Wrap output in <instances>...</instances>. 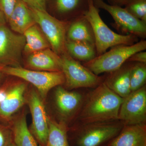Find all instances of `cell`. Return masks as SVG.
Returning <instances> with one entry per match:
<instances>
[{
	"mask_svg": "<svg viewBox=\"0 0 146 146\" xmlns=\"http://www.w3.org/2000/svg\"><path fill=\"white\" fill-rule=\"evenodd\" d=\"M123 99L103 82L94 88L84 102L80 119L83 124L118 120Z\"/></svg>",
	"mask_w": 146,
	"mask_h": 146,
	"instance_id": "obj_1",
	"label": "cell"
},
{
	"mask_svg": "<svg viewBox=\"0 0 146 146\" xmlns=\"http://www.w3.org/2000/svg\"><path fill=\"white\" fill-rule=\"evenodd\" d=\"M84 16L93 29L97 56L106 52L110 48L131 45L138 42V37L134 35L118 34L110 29L101 18L99 9L94 5L93 0H89L88 10Z\"/></svg>",
	"mask_w": 146,
	"mask_h": 146,
	"instance_id": "obj_2",
	"label": "cell"
},
{
	"mask_svg": "<svg viewBox=\"0 0 146 146\" xmlns=\"http://www.w3.org/2000/svg\"><path fill=\"white\" fill-rule=\"evenodd\" d=\"M146 49V41L143 39L131 45H117L83 65L99 76L102 73H110L118 70L131 55Z\"/></svg>",
	"mask_w": 146,
	"mask_h": 146,
	"instance_id": "obj_3",
	"label": "cell"
},
{
	"mask_svg": "<svg viewBox=\"0 0 146 146\" xmlns=\"http://www.w3.org/2000/svg\"><path fill=\"white\" fill-rule=\"evenodd\" d=\"M5 75L16 77L32 84L45 101L49 92L53 88L65 83V78L62 72H48L33 70L22 66L0 67Z\"/></svg>",
	"mask_w": 146,
	"mask_h": 146,
	"instance_id": "obj_4",
	"label": "cell"
},
{
	"mask_svg": "<svg viewBox=\"0 0 146 146\" xmlns=\"http://www.w3.org/2000/svg\"><path fill=\"white\" fill-rule=\"evenodd\" d=\"M29 8L36 24L46 36L52 50L60 56L68 52L67 33L71 22L59 20L47 11Z\"/></svg>",
	"mask_w": 146,
	"mask_h": 146,
	"instance_id": "obj_5",
	"label": "cell"
},
{
	"mask_svg": "<svg viewBox=\"0 0 146 146\" xmlns=\"http://www.w3.org/2000/svg\"><path fill=\"white\" fill-rule=\"evenodd\" d=\"M60 57L61 70L65 78L64 84L67 89L95 88L103 82L104 78L95 74L68 52Z\"/></svg>",
	"mask_w": 146,
	"mask_h": 146,
	"instance_id": "obj_6",
	"label": "cell"
},
{
	"mask_svg": "<svg viewBox=\"0 0 146 146\" xmlns=\"http://www.w3.org/2000/svg\"><path fill=\"white\" fill-rule=\"evenodd\" d=\"M123 124L113 121L82 125L75 138L76 146H101L116 137Z\"/></svg>",
	"mask_w": 146,
	"mask_h": 146,
	"instance_id": "obj_7",
	"label": "cell"
},
{
	"mask_svg": "<svg viewBox=\"0 0 146 146\" xmlns=\"http://www.w3.org/2000/svg\"><path fill=\"white\" fill-rule=\"evenodd\" d=\"M94 5L106 11L114 19L112 25L118 31L124 35H132L138 38L146 37V23L133 16L125 9L108 4L103 0H93Z\"/></svg>",
	"mask_w": 146,
	"mask_h": 146,
	"instance_id": "obj_8",
	"label": "cell"
},
{
	"mask_svg": "<svg viewBox=\"0 0 146 146\" xmlns=\"http://www.w3.org/2000/svg\"><path fill=\"white\" fill-rule=\"evenodd\" d=\"M26 41L23 35L0 27V67L21 66Z\"/></svg>",
	"mask_w": 146,
	"mask_h": 146,
	"instance_id": "obj_9",
	"label": "cell"
},
{
	"mask_svg": "<svg viewBox=\"0 0 146 146\" xmlns=\"http://www.w3.org/2000/svg\"><path fill=\"white\" fill-rule=\"evenodd\" d=\"M26 104L32 117L31 132L40 146H45L49 131V116L47 115L44 101L36 89L27 91Z\"/></svg>",
	"mask_w": 146,
	"mask_h": 146,
	"instance_id": "obj_10",
	"label": "cell"
},
{
	"mask_svg": "<svg viewBox=\"0 0 146 146\" xmlns=\"http://www.w3.org/2000/svg\"><path fill=\"white\" fill-rule=\"evenodd\" d=\"M118 120L123 125L145 123V85L137 91L131 92L124 98L119 111Z\"/></svg>",
	"mask_w": 146,
	"mask_h": 146,
	"instance_id": "obj_11",
	"label": "cell"
},
{
	"mask_svg": "<svg viewBox=\"0 0 146 146\" xmlns=\"http://www.w3.org/2000/svg\"><path fill=\"white\" fill-rule=\"evenodd\" d=\"M27 84L24 80L6 83V95L0 104V121L10 125L14 115L26 104Z\"/></svg>",
	"mask_w": 146,
	"mask_h": 146,
	"instance_id": "obj_12",
	"label": "cell"
},
{
	"mask_svg": "<svg viewBox=\"0 0 146 146\" xmlns=\"http://www.w3.org/2000/svg\"><path fill=\"white\" fill-rule=\"evenodd\" d=\"M54 99L58 112L64 122L72 119L81 110L83 96L76 91H68L60 85L55 87Z\"/></svg>",
	"mask_w": 146,
	"mask_h": 146,
	"instance_id": "obj_13",
	"label": "cell"
},
{
	"mask_svg": "<svg viewBox=\"0 0 146 146\" xmlns=\"http://www.w3.org/2000/svg\"><path fill=\"white\" fill-rule=\"evenodd\" d=\"M27 69L43 72H62L61 58L51 48L28 55L26 60Z\"/></svg>",
	"mask_w": 146,
	"mask_h": 146,
	"instance_id": "obj_14",
	"label": "cell"
},
{
	"mask_svg": "<svg viewBox=\"0 0 146 146\" xmlns=\"http://www.w3.org/2000/svg\"><path fill=\"white\" fill-rule=\"evenodd\" d=\"M133 62L126 61L118 70L108 73L103 82L115 94L125 98L131 93L130 84L131 68Z\"/></svg>",
	"mask_w": 146,
	"mask_h": 146,
	"instance_id": "obj_15",
	"label": "cell"
},
{
	"mask_svg": "<svg viewBox=\"0 0 146 146\" xmlns=\"http://www.w3.org/2000/svg\"><path fill=\"white\" fill-rule=\"evenodd\" d=\"M108 146H146V124L123 126Z\"/></svg>",
	"mask_w": 146,
	"mask_h": 146,
	"instance_id": "obj_16",
	"label": "cell"
},
{
	"mask_svg": "<svg viewBox=\"0 0 146 146\" xmlns=\"http://www.w3.org/2000/svg\"><path fill=\"white\" fill-rule=\"evenodd\" d=\"M7 22L12 31L22 35L36 24L30 9L22 0H17L16 6Z\"/></svg>",
	"mask_w": 146,
	"mask_h": 146,
	"instance_id": "obj_17",
	"label": "cell"
},
{
	"mask_svg": "<svg viewBox=\"0 0 146 146\" xmlns=\"http://www.w3.org/2000/svg\"><path fill=\"white\" fill-rule=\"evenodd\" d=\"M89 0H53L55 12L58 15L57 19L67 21L66 18H76L84 16L89 7ZM68 22V21H67Z\"/></svg>",
	"mask_w": 146,
	"mask_h": 146,
	"instance_id": "obj_18",
	"label": "cell"
},
{
	"mask_svg": "<svg viewBox=\"0 0 146 146\" xmlns=\"http://www.w3.org/2000/svg\"><path fill=\"white\" fill-rule=\"evenodd\" d=\"M67 40L88 42L95 46L93 29L84 16L71 21L67 31Z\"/></svg>",
	"mask_w": 146,
	"mask_h": 146,
	"instance_id": "obj_19",
	"label": "cell"
},
{
	"mask_svg": "<svg viewBox=\"0 0 146 146\" xmlns=\"http://www.w3.org/2000/svg\"><path fill=\"white\" fill-rule=\"evenodd\" d=\"M10 125L13 132V143L16 146H38L36 139L28 127L25 113L12 120Z\"/></svg>",
	"mask_w": 146,
	"mask_h": 146,
	"instance_id": "obj_20",
	"label": "cell"
},
{
	"mask_svg": "<svg viewBox=\"0 0 146 146\" xmlns=\"http://www.w3.org/2000/svg\"><path fill=\"white\" fill-rule=\"evenodd\" d=\"M23 35L26 41L24 52L27 55L51 48L46 36L36 24L28 29Z\"/></svg>",
	"mask_w": 146,
	"mask_h": 146,
	"instance_id": "obj_21",
	"label": "cell"
},
{
	"mask_svg": "<svg viewBox=\"0 0 146 146\" xmlns=\"http://www.w3.org/2000/svg\"><path fill=\"white\" fill-rule=\"evenodd\" d=\"M66 48L68 53L79 62L86 63L97 56L95 45L88 42L67 40Z\"/></svg>",
	"mask_w": 146,
	"mask_h": 146,
	"instance_id": "obj_22",
	"label": "cell"
},
{
	"mask_svg": "<svg viewBox=\"0 0 146 146\" xmlns=\"http://www.w3.org/2000/svg\"><path fill=\"white\" fill-rule=\"evenodd\" d=\"M48 123V134L45 146H70L66 123L56 121L49 117Z\"/></svg>",
	"mask_w": 146,
	"mask_h": 146,
	"instance_id": "obj_23",
	"label": "cell"
},
{
	"mask_svg": "<svg viewBox=\"0 0 146 146\" xmlns=\"http://www.w3.org/2000/svg\"><path fill=\"white\" fill-rule=\"evenodd\" d=\"M146 63L133 62L130 73L131 92L137 91L145 85Z\"/></svg>",
	"mask_w": 146,
	"mask_h": 146,
	"instance_id": "obj_24",
	"label": "cell"
},
{
	"mask_svg": "<svg viewBox=\"0 0 146 146\" xmlns=\"http://www.w3.org/2000/svg\"><path fill=\"white\" fill-rule=\"evenodd\" d=\"M125 6L129 13L146 23V0H129Z\"/></svg>",
	"mask_w": 146,
	"mask_h": 146,
	"instance_id": "obj_25",
	"label": "cell"
},
{
	"mask_svg": "<svg viewBox=\"0 0 146 146\" xmlns=\"http://www.w3.org/2000/svg\"><path fill=\"white\" fill-rule=\"evenodd\" d=\"M13 142V132L10 125L0 121V146H9Z\"/></svg>",
	"mask_w": 146,
	"mask_h": 146,
	"instance_id": "obj_26",
	"label": "cell"
},
{
	"mask_svg": "<svg viewBox=\"0 0 146 146\" xmlns=\"http://www.w3.org/2000/svg\"><path fill=\"white\" fill-rule=\"evenodd\" d=\"M17 0H0V9L3 13L7 22L16 6Z\"/></svg>",
	"mask_w": 146,
	"mask_h": 146,
	"instance_id": "obj_27",
	"label": "cell"
},
{
	"mask_svg": "<svg viewBox=\"0 0 146 146\" xmlns=\"http://www.w3.org/2000/svg\"><path fill=\"white\" fill-rule=\"evenodd\" d=\"M29 7L42 11H46V0H22Z\"/></svg>",
	"mask_w": 146,
	"mask_h": 146,
	"instance_id": "obj_28",
	"label": "cell"
},
{
	"mask_svg": "<svg viewBox=\"0 0 146 146\" xmlns=\"http://www.w3.org/2000/svg\"><path fill=\"white\" fill-rule=\"evenodd\" d=\"M127 61L146 63V52L144 50L135 53Z\"/></svg>",
	"mask_w": 146,
	"mask_h": 146,
	"instance_id": "obj_29",
	"label": "cell"
},
{
	"mask_svg": "<svg viewBox=\"0 0 146 146\" xmlns=\"http://www.w3.org/2000/svg\"><path fill=\"white\" fill-rule=\"evenodd\" d=\"M6 92V83H5L3 85L0 86V104L3 101L5 98Z\"/></svg>",
	"mask_w": 146,
	"mask_h": 146,
	"instance_id": "obj_30",
	"label": "cell"
},
{
	"mask_svg": "<svg viewBox=\"0 0 146 146\" xmlns=\"http://www.w3.org/2000/svg\"><path fill=\"white\" fill-rule=\"evenodd\" d=\"M129 0H109L110 5L119 6L125 5Z\"/></svg>",
	"mask_w": 146,
	"mask_h": 146,
	"instance_id": "obj_31",
	"label": "cell"
},
{
	"mask_svg": "<svg viewBox=\"0 0 146 146\" xmlns=\"http://www.w3.org/2000/svg\"><path fill=\"white\" fill-rule=\"evenodd\" d=\"M6 19L2 11L0 9V27L5 25Z\"/></svg>",
	"mask_w": 146,
	"mask_h": 146,
	"instance_id": "obj_32",
	"label": "cell"
},
{
	"mask_svg": "<svg viewBox=\"0 0 146 146\" xmlns=\"http://www.w3.org/2000/svg\"><path fill=\"white\" fill-rule=\"evenodd\" d=\"M5 74L1 71L0 70V83L1 82V81L2 80Z\"/></svg>",
	"mask_w": 146,
	"mask_h": 146,
	"instance_id": "obj_33",
	"label": "cell"
},
{
	"mask_svg": "<svg viewBox=\"0 0 146 146\" xmlns=\"http://www.w3.org/2000/svg\"><path fill=\"white\" fill-rule=\"evenodd\" d=\"M9 146H16V145H15V144H14V143H13H13H12L10 145H9Z\"/></svg>",
	"mask_w": 146,
	"mask_h": 146,
	"instance_id": "obj_34",
	"label": "cell"
}]
</instances>
